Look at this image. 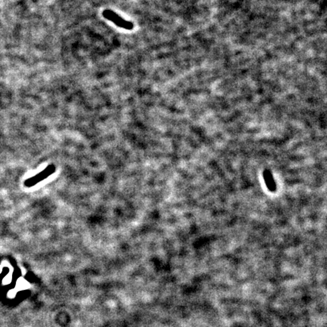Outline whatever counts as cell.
I'll use <instances>...</instances> for the list:
<instances>
[{
  "label": "cell",
  "instance_id": "cell-1",
  "mask_svg": "<svg viewBox=\"0 0 327 327\" xmlns=\"http://www.w3.org/2000/svg\"><path fill=\"white\" fill-rule=\"evenodd\" d=\"M104 18H106L108 21L114 23L116 26L125 30H131L134 29V25L131 21H126L121 17L119 16L114 11L106 9L102 12Z\"/></svg>",
  "mask_w": 327,
  "mask_h": 327
}]
</instances>
